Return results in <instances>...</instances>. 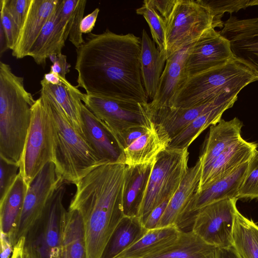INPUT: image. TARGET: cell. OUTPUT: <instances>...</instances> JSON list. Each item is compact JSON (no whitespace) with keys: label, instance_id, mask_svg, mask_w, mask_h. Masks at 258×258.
<instances>
[{"label":"cell","instance_id":"obj_5","mask_svg":"<svg viewBox=\"0 0 258 258\" xmlns=\"http://www.w3.org/2000/svg\"><path fill=\"white\" fill-rule=\"evenodd\" d=\"M258 77L235 59L187 78L175 94L170 107L188 108L212 102L224 95L238 96Z\"/></svg>","mask_w":258,"mask_h":258},{"label":"cell","instance_id":"obj_6","mask_svg":"<svg viewBox=\"0 0 258 258\" xmlns=\"http://www.w3.org/2000/svg\"><path fill=\"white\" fill-rule=\"evenodd\" d=\"M188 159V148L167 147L157 156L138 216L143 225L150 212L178 189L189 168Z\"/></svg>","mask_w":258,"mask_h":258},{"label":"cell","instance_id":"obj_40","mask_svg":"<svg viewBox=\"0 0 258 258\" xmlns=\"http://www.w3.org/2000/svg\"><path fill=\"white\" fill-rule=\"evenodd\" d=\"M20 165L0 157V201L7 194L18 175Z\"/></svg>","mask_w":258,"mask_h":258},{"label":"cell","instance_id":"obj_48","mask_svg":"<svg viewBox=\"0 0 258 258\" xmlns=\"http://www.w3.org/2000/svg\"><path fill=\"white\" fill-rule=\"evenodd\" d=\"M26 237H21L13 247L10 258H26Z\"/></svg>","mask_w":258,"mask_h":258},{"label":"cell","instance_id":"obj_15","mask_svg":"<svg viewBox=\"0 0 258 258\" xmlns=\"http://www.w3.org/2000/svg\"><path fill=\"white\" fill-rule=\"evenodd\" d=\"M248 162L242 164L228 175L197 192L177 222L176 226L181 231H191L195 215L199 209L216 202L227 199H238V191Z\"/></svg>","mask_w":258,"mask_h":258},{"label":"cell","instance_id":"obj_35","mask_svg":"<svg viewBox=\"0 0 258 258\" xmlns=\"http://www.w3.org/2000/svg\"><path fill=\"white\" fill-rule=\"evenodd\" d=\"M86 0H62L61 15L65 18L69 31V40L79 48L84 42L80 30L86 5Z\"/></svg>","mask_w":258,"mask_h":258},{"label":"cell","instance_id":"obj_41","mask_svg":"<svg viewBox=\"0 0 258 258\" xmlns=\"http://www.w3.org/2000/svg\"><path fill=\"white\" fill-rule=\"evenodd\" d=\"M1 7V24L0 27L3 29L7 41L8 49H14L18 39L14 24L7 8L0 1Z\"/></svg>","mask_w":258,"mask_h":258},{"label":"cell","instance_id":"obj_8","mask_svg":"<svg viewBox=\"0 0 258 258\" xmlns=\"http://www.w3.org/2000/svg\"><path fill=\"white\" fill-rule=\"evenodd\" d=\"M214 18L197 1L177 0L169 17L165 20L167 58L213 27Z\"/></svg>","mask_w":258,"mask_h":258},{"label":"cell","instance_id":"obj_51","mask_svg":"<svg viewBox=\"0 0 258 258\" xmlns=\"http://www.w3.org/2000/svg\"><path fill=\"white\" fill-rule=\"evenodd\" d=\"M26 258H42L38 252L31 245L26 243Z\"/></svg>","mask_w":258,"mask_h":258},{"label":"cell","instance_id":"obj_20","mask_svg":"<svg viewBox=\"0 0 258 258\" xmlns=\"http://www.w3.org/2000/svg\"><path fill=\"white\" fill-rule=\"evenodd\" d=\"M58 2V0H31L17 42L12 50L13 56L20 59L28 56Z\"/></svg>","mask_w":258,"mask_h":258},{"label":"cell","instance_id":"obj_1","mask_svg":"<svg viewBox=\"0 0 258 258\" xmlns=\"http://www.w3.org/2000/svg\"><path fill=\"white\" fill-rule=\"evenodd\" d=\"M141 38L106 29L90 33L76 48V88L86 94L118 101L148 103L140 70Z\"/></svg>","mask_w":258,"mask_h":258},{"label":"cell","instance_id":"obj_45","mask_svg":"<svg viewBox=\"0 0 258 258\" xmlns=\"http://www.w3.org/2000/svg\"><path fill=\"white\" fill-rule=\"evenodd\" d=\"M149 1L165 20L170 16L177 0H149Z\"/></svg>","mask_w":258,"mask_h":258},{"label":"cell","instance_id":"obj_30","mask_svg":"<svg viewBox=\"0 0 258 258\" xmlns=\"http://www.w3.org/2000/svg\"><path fill=\"white\" fill-rule=\"evenodd\" d=\"M181 232L176 225L148 230L138 241L114 258H144L149 256L174 242Z\"/></svg>","mask_w":258,"mask_h":258},{"label":"cell","instance_id":"obj_25","mask_svg":"<svg viewBox=\"0 0 258 258\" xmlns=\"http://www.w3.org/2000/svg\"><path fill=\"white\" fill-rule=\"evenodd\" d=\"M146 31L143 29L141 38L140 70L143 84L148 98L155 97L159 80L163 72L166 55L155 46Z\"/></svg>","mask_w":258,"mask_h":258},{"label":"cell","instance_id":"obj_11","mask_svg":"<svg viewBox=\"0 0 258 258\" xmlns=\"http://www.w3.org/2000/svg\"><path fill=\"white\" fill-rule=\"evenodd\" d=\"M65 181L61 180L49 198L44 213L26 237V243L32 246L42 258H59L61 223L66 211L63 199Z\"/></svg>","mask_w":258,"mask_h":258},{"label":"cell","instance_id":"obj_18","mask_svg":"<svg viewBox=\"0 0 258 258\" xmlns=\"http://www.w3.org/2000/svg\"><path fill=\"white\" fill-rule=\"evenodd\" d=\"M62 0H58L55 9L31 47L28 56L39 65L45 66L52 54H59L69 37L67 22L60 14Z\"/></svg>","mask_w":258,"mask_h":258},{"label":"cell","instance_id":"obj_26","mask_svg":"<svg viewBox=\"0 0 258 258\" xmlns=\"http://www.w3.org/2000/svg\"><path fill=\"white\" fill-rule=\"evenodd\" d=\"M28 189L21 171L4 198L0 201V231L5 234L14 247L15 232Z\"/></svg>","mask_w":258,"mask_h":258},{"label":"cell","instance_id":"obj_21","mask_svg":"<svg viewBox=\"0 0 258 258\" xmlns=\"http://www.w3.org/2000/svg\"><path fill=\"white\" fill-rule=\"evenodd\" d=\"M242 122L237 117L225 121L221 119L218 123L210 127L199 156L202 165V172L223 152L242 138L241 135Z\"/></svg>","mask_w":258,"mask_h":258},{"label":"cell","instance_id":"obj_32","mask_svg":"<svg viewBox=\"0 0 258 258\" xmlns=\"http://www.w3.org/2000/svg\"><path fill=\"white\" fill-rule=\"evenodd\" d=\"M147 231L139 218L124 216L110 238L101 258H114L138 241Z\"/></svg>","mask_w":258,"mask_h":258},{"label":"cell","instance_id":"obj_10","mask_svg":"<svg viewBox=\"0 0 258 258\" xmlns=\"http://www.w3.org/2000/svg\"><path fill=\"white\" fill-rule=\"evenodd\" d=\"M237 198L210 204L196 213L191 231L206 243L218 248L233 245V230Z\"/></svg>","mask_w":258,"mask_h":258},{"label":"cell","instance_id":"obj_43","mask_svg":"<svg viewBox=\"0 0 258 258\" xmlns=\"http://www.w3.org/2000/svg\"><path fill=\"white\" fill-rule=\"evenodd\" d=\"M49 58L52 64L50 67V72L58 75L62 78L66 79V75L70 72L71 64L67 61L66 55L60 53H55L49 55Z\"/></svg>","mask_w":258,"mask_h":258},{"label":"cell","instance_id":"obj_24","mask_svg":"<svg viewBox=\"0 0 258 258\" xmlns=\"http://www.w3.org/2000/svg\"><path fill=\"white\" fill-rule=\"evenodd\" d=\"M170 139L155 124L143 135L123 150L124 164L128 167L149 164L169 145Z\"/></svg>","mask_w":258,"mask_h":258},{"label":"cell","instance_id":"obj_13","mask_svg":"<svg viewBox=\"0 0 258 258\" xmlns=\"http://www.w3.org/2000/svg\"><path fill=\"white\" fill-rule=\"evenodd\" d=\"M234 59L229 41L212 27L196 40L190 49L185 65L187 79Z\"/></svg>","mask_w":258,"mask_h":258},{"label":"cell","instance_id":"obj_44","mask_svg":"<svg viewBox=\"0 0 258 258\" xmlns=\"http://www.w3.org/2000/svg\"><path fill=\"white\" fill-rule=\"evenodd\" d=\"M169 201L164 202L150 212L144 224V226L147 230H152L157 228L159 222Z\"/></svg>","mask_w":258,"mask_h":258},{"label":"cell","instance_id":"obj_49","mask_svg":"<svg viewBox=\"0 0 258 258\" xmlns=\"http://www.w3.org/2000/svg\"><path fill=\"white\" fill-rule=\"evenodd\" d=\"M218 258H240L233 247L218 248Z\"/></svg>","mask_w":258,"mask_h":258},{"label":"cell","instance_id":"obj_12","mask_svg":"<svg viewBox=\"0 0 258 258\" xmlns=\"http://www.w3.org/2000/svg\"><path fill=\"white\" fill-rule=\"evenodd\" d=\"M61 180L56 174L54 163L51 162L45 165L29 185L15 234L14 246L21 237H26L40 220Z\"/></svg>","mask_w":258,"mask_h":258},{"label":"cell","instance_id":"obj_14","mask_svg":"<svg viewBox=\"0 0 258 258\" xmlns=\"http://www.w3.org/2000/svg\"><path fill=\"white\" fill-rule=\"evenodd\" d=\"M219 32L229 41L233 58L258 77V18L231 16Z\"/></svg>","mask_w":258,"mask_h":258},{"label":"cell","instance_id":"obj_27","mask_svg":"<svg viewBox=\"0 0 258 258\" xmlns=\"http://www.w3.org/2000/svg\"><path fill=\"white\" fill-rule=\"evenodd\" d=\"M154 161L143 165L126 166L122 200L124 216L138 217Z\"/></svg>","mask_w":258,"mask_h":258},{"label":"cell","instance_id":"obj_29","mask_svg":"<svg viewBox=\"0 0 258 258\" xmlns=\"http://www.w3.org/2000/svg\"><path fill=\"white\" fill-rule=\"evenodd\" d=\"M218 248L192 231H181L177 240L161 251L144 258H218Z\"/></svg>","mask_w":258,"mask_h":258},{"label":"cell","instance_id":"obj_42","mask_svg":"<svg viewBox=\"0 0 258 258\" xmlns=\"http://www.w3.org/2000/svg\"><path fill=\"white\" fill-rule=\"evenodd\" d=\"M154 125H141L128 128L122 132L116 138V141L121 150L133 143L143 135L148 133Z\"/></svg>","mask_w":258,"mask_h":258},{"label":"cell","instance_id":"obj_9","mask_svg":"<svg viewBox=\"0 0 258 258\" xmlns=\"http://www.w3.org/2000/svg\"><path fill=\"white\" fill-rule=\"evenodd\" d=\"M86 106L117 137L126 129L151 125L153 117L148 103L118 101L81 93Z\"/></svg>","mask_w":258,"mask_h":258},{"label":"cell","instance_id":"obj_36","mask_svg":"<svg viewBox=\"0 0 258 258\" xmlns=\"http://www.w3.org/2000/svg\"><path fill=\"white\" fill-rule=\"evenodd\" d=\"M136 13L144 17L149 25L153 40L157 48L166 55V27L164 19L149 0L144 1L142 6L136 10Z\"/></svg>","mask_w":258,"mask_h":258},{"label":"cell","instance_id":"obj_33","mask_svg":"<svg viewBox=\"0 0 258 258\" xmlns=\"http://www.w3.org/2000/svg\"><path fill=\"white\" fill-rule=\"evenodd\" d=\"M233 245L240 258H258V225L238 210L233 230Z\"/></svg>","mask_w":258,"mask_h":258},{"label":"cell","instance_id":"obj_50","mask_svg":"<svg viewBox=\"0 0 258 258\" xmlns=\"http://www.w3.org/2000/svg\"><path fill=\"white\" fill-rule=\"evenodd\" d=\"M43 79L46 83L53 85H59L62 83L61 77L51 72L44 74Z\"/></svg>","mask_w":258,"mask_h":258},{"label":"cell","instance_id":"obj_22","mask_svg":"<svg viewBox=\"0 0 258 258\" xmlns=\"http://www.w3.org/2000/svg\"><path fill=\"white\" fill-rule=\"evenodd\" d=\"M236 97L224 95L212 102L188 108H162L152 114L153 121L171 140L204 112Z\"/></svg>","mask_w":258,"mask_h":258},{"label":"cell","instance_id":"obj_23","mask_svg":"<svg viewBox=\"0 0 258 258\" xmlns=\"http://www.w3.org/2000/svg\"><path fill=\"white\" fill-rule=\"evenodd\" d=\"M202 173V165L198 159L196 164L188 168L178 189L169 201L157 228L176 225L198 191Z\"/></svg>","mask_w":258,"mask_h":258},{"label":"cell","instance_id":"obj_28","mask_svg":"<svg viewBox=\"0 0 258 258\" xmlns=\"http://www.w3.org/2000/svg\"><path fill=\"white\" fill-rule=\"evenodd\" d=\"M59 258H87L83 221L76 210H66L62 215Z\"/></svg>","mask_w":258,"mask_h":258},{"label":"cell","instance_id":"obj_17","mask_svg":"<svg viewBox=\"0 0 258 258\" xmlns=\"http://www.w3.org/2000/svg\"><path fill=\"white\" fill-rule=\"evenodd\" d=\"M196 40L185 45L167 58L157 93L154 99L148 103L152 115L160 108L170 107L175 94L186 80V60Z\"/></svg>","mask_w":258,"mask_h":258},{"label":"cell","instance_id":"obj_47","mask_svg":"<svg viewBox=\"0 0 258 258\" xmlns=\"http://www.w3.org/2000/svg\"><path fill=\"white\" fill-rule=\"evenodd\" d=\"M1 258H10L13 251V246L9 238L1 232Z\"/></svg>","mask_w":258,"mask_h":258},{"label":"cell","instance_id":"obj_16","mask_svg":"<svg viewBox=\"0 0 258 258\" xmlns=\"http://www.w3.org/2000/svg\"><path fill=\"white\" fill-rule=\"evenodd\" d=\"M82 128L84 140L104 163L123 162L124 156L115 138L82 102H80Z\"/></svg>","mask_w":258,"mask_h":258},{"label":"cell","instance_id":"obj_4","mask_svg":"<svg viewBox=\"0 0 258 258\" xmlns=\"http://www.w3.org/2000/svg\"><path fill=\"white\" fill-rule=\"evenodd\" d=\"M40 84V97L53 126V163L56 174L65 182L75 184L92 169L104 163L74 128L51 93L44 84Z\"/></svg>","mask_w":258,"mask_h":258},{"label":"cell","instance_id":"obj_34","mask_svg":"<svg viewBox=\"0 0 258 258\" xmlns=\"http://www.w3.org/2000/svg\"><path fill=\"white\" fill-rule=\"evenodd\" d=\"M61 79L62 83L59 85L47 83L43 79L40 83L44 84L51 93L64 110L74 128L83 137L80 112L82 92L66 79L61 77Z\"/></svg>","mask_w":258,"mask_h":258},{"label":"cell","instance_id":"obj_7","mask_svg":"<svg viewBox=\"0 0 258 258\" xmlns=\"http://www.w3.org/2000/svg\"><path fill=\"white\" fill-rule=\"evenodd\" d=\"M54 129L39 97L32 107V116L20 170L28 186L48 163L54 161Z\"/></svg>","mask_w":258,"mask_h":258},{"label":"cell","instance_id":"obj_38","mask_svg":"<svg viewBox=\"0 0 258 258\" xmlns=\"http://www.w3.org/2000/svg\"><path fill=\"white\" fill-rule=\"evenodd\" d=\"M258 198V151L249 161L238 191V199Z\"/></svg>","mask_w":258,"mask_h":258},{"label":"cell","instance_id":"obj_46","mask_svg":"<svg viewBox=\"0 0 258 258\" xmlns=\"http://www.w3.org/2000/svg\"><path fill=\"white\" fill-rule=\"evenodd\" d=\"M99 11V8H96L90 14L83 17L80 24V30L82 34H88L91 33L95 26Z\"/></svg>","mask_w":258,"mask_h":258},{"label":"cell","instance_id":"obj_37","mask_svg":"<svg viewBox=\"0 0 258 258\" xmlns=\"http://www.w3.org/2000/svg\"><path fill=\"white\" fill-rule=\"evenodd\" d=\"M200 4L206 7L213 16V27H224L221 18L225 12H237L242 9L258 5V0H197Z\"/></svg>","mask_w":258,"mask_h":258},{"label":"cell","instance_id":"obj_3","mask_svg":"<svg viewBox=\"0 0 258 258\" xmlns=\"http://www.w3.org/2000/svg\"><path fill=\"white\" fill-rule=\"evenodd\" d=\"M24 78L0 62V157L21 165L35 103Z\"/></svg>","mask_w":258,"mask_h":258},{"label":"cell","instance_id":"obj_19","mask_svg":"<svg viewBox=\"0 0 258 258\" xmlns=\"http://www.w3.org/2000/svg\"><path fill=\"white\" fill-rule=\"evenodd\" d=\"M257 148L255 143L248 142L242 138L232 145L202 172L197 192L248 162L258 151Z\"/></svg>","mask_w":258,"mask_h":258},{"label":"cell","instance_id":"obj_39","mask_svg":"<svg viewBox=\"0 0 258 258\" xmlns=\"http://www.w3.org/2000/svg\"><path fill=\"white\" fill-rule=\"evenodd\" d=\"M12 18L18 38L31 0H1Z\"/></svg>","mask_w":258,"mask_h":258},{"label":"cell","instance_id":"obj_2","mask_svg":"<svg viewBox=\"0 0 258 258\" xmlns=\"http://www.w3.org/2000/svg\"><path fill=\"white\" fill-rule=\"evenodd\" d=\"M126 165L108 163L92 169L75 184L69 209L76 210L83 223L87 258H101L124 217L122 200Z\"/></svg>","mask_w":258,"mask_h":258},{"label":"cell","instance_id":"obj_31","mask_svg":"<svg viewBox=\"0 0 258 258\" xmlns=\"http://www.w3.org/2000/svg\"><path fill=\"white\" fill-rule=\"evenodd\" d=\"M237 98L221 103L199 115L171 139L168 147L180 149L188 148L205 130L216 124L221 120L223 113L233 106Z\"/></svg>","mask_w":258,"mask_h":258}]
</instances>
